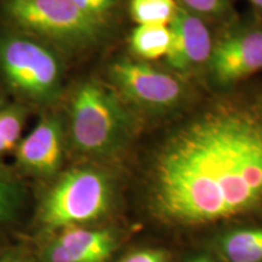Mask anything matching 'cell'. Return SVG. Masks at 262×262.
Here are the masks:
<instances>
[{
	"mask_svg": "<svg viewBox=\"0 0 262 262\" xmlns=\"http://www.w3.org/2000/svg\"><path fill=\"white\" fill-rule=\"evenodd\" d=\"M64 56L17 29L0 32V75L22 101L47 108L63 95Z\"/></svg>",
	"mask_w": 262,
	"mask_h": 262,
	"instance_id": "obj_4",
	"label": "cell"
},
{
	"mask_svg": "<svg viewBox=\"0 0 262 262\" xmlns=\"http://www.w3.org/2000/svg\"><path fill=\"white\" fill-rule=\"evenodd\" d=\"M220 245L229 262H261L262 228L232 232L222 238Z\"/></svg>",
	"mask_w": 262,
	"mask_h": 262,
	"instance_id": "obj_12",
	"label": "cell"
},
{
	"mask_svg": "<svg viewBox=\"0 0 262 262\" xmlns=\"http://www.w3.org/2000/svg\"><path fill=\"white\" fill-rule=\"evenodd\" d=\"M0 262H34L28 255L9 251V253L0 254Z\"/></svg>",
	"mask_w": 262,
	"mask_h": 262,
	"instance_id": "obj_19",
	"label": "cell"
},
{
	"mask_svg": "<svg viewBox=\"0 0 262 262\" xmlns=\"http://www.w3.org/2000/svg\"><path fill=\"white\" fill-rule=\"evenodd\" d=\"M208 25L180 6L178 15L169 25L171 41L165 56L168 70L182 78L206 70L214 45Z\"/></svg>",
	"mask_w": 262,
	"mask_h": 262,
	"instance_id": "obj_9",
	"label": "cell"
},
{
	"mask_svg": "<svg viewBox=\"0 0 262 262\" xmlns=\"http://www.w3.org/2000/svg\"><path fill=\"white\" fill-rule=\"evenodd\" d=\"M119 262H168V254L162 249H140L127 254Z\"/></svg>",
	"mask_w": 262,
	"mask_h": 262,
	"instance_id": "obj_18",
	"label": "cell"
},
{
	"mask_svg": "<svg viewBox=\"0 0 262 262\" xmlns=\"http://www.w3.org/2000/svg\"><path fill=\"white\" fill-rule=\"evenodd\" d=\"M26 122L24 107H6L0 110V155L17 147Z\"/></svg>",
	"mask_w": 262,
	"mask_h": 262,
	"instance_id": "obj_16",
	"label": "cell"
},
{
	"mask_svg": "<svg viewBox=\"0 0 262 262\" xmlns=\"http://www.w3.org/2000/svg\"><path fill=\"white\" fill-rule=\"evenodd\" d=\"M206 73L211 84L229 89L262 71V26L231 27L214 40Z\"/></svg>",
	"mask_w": 262,
	"mask_h": 262,
	"instance_id": "obj_7",
	"label": "cell"
},
{
	"mask_svg": "<svg viewBox=\"0 0 262 262\" xmlns=\"http://www.w3.org/2000/svg\"><path fill=\"white\" fill-rule=\"evenodd\" d=\"M182 9L198 16L208 24H231L234 9L231 0H176Z\"/></svg>",
	"mask_w": 262,
	"mask_h": 262,
	"instance_id": "obj_15",
	"label": "cell"
},
{
	"mask_svg": "<svg viewBox=\"0 0 262 262\" xmlns=\"http://www.w3.org/2000/svg\"><path fill=\"white\" fill-rule=\"evenodd\" d=\"M192 262H211V261L208 260L206 257H199V258H195V260H193Z\"/></svg>",
	"mask_w": 262,
	"mask_h": 262,
	"instance_id": "obj_21",
	"label": "cell"
},
{
	"mask_svg": "<svg viewBox=\"0 0 262 262\" xmlns=\"http://www.w3.org/2000/svg\"><path fill=\"white\" fill-rule=\"evenodd\" d=\"M107 83L139 114H165L185 103V78L135 57H120L108 66Z\"/></svg>",
	"mask_w": 262,
	"mask_h": 262,
	"instance_id": "obj_6",
	"label": "cell"
},
{
	"mask_svg": "<svg viewBox=\"0 0 262 262\" xmlns=\"http://www.w3.org/2000/svg\"><path fill=\"white\" fill-rule=\"evenodd\" d=\"M147 201L182 226L262 206V94L220 97L170 130L150 158Z\"/></svg>",
	"mask_w": 262,
	"mask_h": 262,
	"instance_id": "obj_1",
	"label": "cell"
},
{
	"mask_svg": "<svg viewBox=\"0 0 262 262\" xmlns=\"http://www.w3.org/2000/svg\"><path fill=\"white\" fill-rule=\"evenodd\" d=\"M25 198V188L17 176L0 164V231L17 220Z\"/></svg>",
	"mask_w": 262,
	"mask_h": 262,
	"instance_id": "obj_13",
	"label": "cell"
},
{
	"mask_svg": "<svg viewBox=\"0 0 262 262\" xmlns=\"http://www.w3.org/2000/svg\"><path fill=\"white\" fill-rule=\"evenodd\" d=\"M180 5L176 0H130L129 12L137 26H169Z\"/></svg>",
	"mask_w": 262,
	"mask_h": 262,
	"instance_id": "obj_14",
	"label": "cell"
},
{
	"mask_svg": "<svg viewBox=\"0 0 262 262\" xmlns=\"http://www.w3.org/2000/svg\"><path fill=\"white\" fill-rule=\"evenodd\" d=\"M64 124L75 155L101 163L119 157L135 140L140 114L107 81L88 78L71 93Z\"/></svg>",
	"mask_w": 262,
	"mask_h": 262,
	"instance_id": "obj_2",
	"label": "cell"
},
{
	"mask_svg": "<svg viewBox=\"0 0 262 262\" xmlns=\"http://www.w3.org/2000/svg\"><path fill=\"white\" fill-rule=\"evenodd\" d=\"M64 119L47 114L16 147V164L38 179H52L60 172L67 149Z\"/></svg>",
	"mask_w": 262,
	"mask_h": 262,
	"instance_id": "obj_8",
	"label": "cell"
},
{
	"mask_svg": "<svg viewBox=\"0 0 262 262\" xmlns=\"http://www.w3.org/2000/svg\"><path fill=\"white\" fill-rule=\"evenodd\" d=\"M2 108H3V98L0 96V110H2Z\"/></svg>",
	"mask_w": 262,
	"mask_h": 262,
	"instance_id": "obj_22",
	"label": "cell"
},
{
	"mask_svg": "<svg viewBox=\"0 0 262 262\" xmlns=\"http://www.w3.org/2000/svg\"><path fill=\"white\" fill-rule=\"evenodd\" d=\"M72 2L88 17L108 29L119 0H72Z\"/></svg>",
	"mask_w": 262,
	"mask_h": 262,
	"instance_id": "obj_17",
	"label": "cell"
},
{
	"mask_svg": "<svg viewBox=\"0 0 262 262\" xmlns=\"http://www.w3.org/2000/svg\"><path fill=\"white\" fill-rule=\"evenodd\" d=\"M170 41L169 26H137L130 35V50L137 60L150 62L166 56Z\"/></svg>",
	"mask_w": 262,
	"mask_h": 262,
	"instance_id": "obj_11",
	"label": "cell"
},
{
	"mask_svg": "<svg viewBox=\"0 0 262 262\" xmlns=\"http://www.w3.org/2000/svg\"><path fill=\"white\" fill-rule=\"evenodd\" d=\"M3 14L10 27L40 39L64 57L95 50L108 33L72 0H4Z\"/></svg>",
	"mask_w": 262,
	"mask_h": 262,
	"instance_id": "obj_5",
	"label": "cell"
},
{
	"mask_svg": "<svg viewBox=\"0 0 262 262\" xmlns=\"http://www.w3.org/2000/svg\"><path fill=\"white\" fill-rule=\"evenodd\" d=\"M116 180L100 163H84L62 172L42 195L37 224L45 234L102 220L116 202Z\"/></svg>",
	"mask_w": 262,
	"mask_h": 262,
	"instance_id": "obj_3",
	"label": "cell"
},
{
	"mask_svg": "<svg viewBox=\"0 0 262 262\" xmlns=\"http://www.w3.org/2000/svg\"><path fill=\"white\" fill-rule=\"evenodd\" d=\"M247 2L250 3V4L253 5L255 9L258 10L260 12H262V0H247Z\"/></svg>",
	"mask_w": 262,
	"mask_h": 262,
	"instance_id": "obj_20",
	"label": "cell"
},
{
	"mask_svg": "<svg viewBox=\"0 0 262 262\" xmlns=\"http://www.w3.org/2000/svg\"><path fill=\"white\" fill-rule=\"evenodd\" d=\"M117 245L112 229L70 227L49 235L39 258L40 262H106Z\"/></svg>",
	"mask_w": 262,
	"mask_h": 262,
	"instance_id": "obj_10",
	"label": "cell"
}]
</instances>
